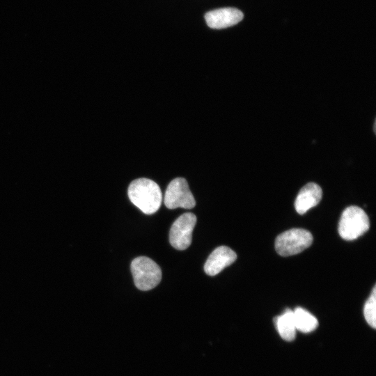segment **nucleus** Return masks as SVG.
Returning <instances> with one entry per match:
<instances>
[{
  "instance_id": "obj_3",
  "label": "nucleus",
  "mask_w": 376,
  "mask_h": 376,
  "mask_svg": "<svg viewBox=\"0 0 376 376\" xmlns=\"http://www.w3.org/2000/svg\"><path fill=\"white\" fill-rule=\"evenodd\" d=\"M130 267L134 284L141 290H150L161 281L160 267L148 257L140 256L134 258L131 263Z\"/></svg>"
},
{
  "instance_id": "obj_8",
  "label": "nucleus",
  "mask_w": 376,
  "mask_h": 376,
  "mask_svg": "<svg viewBox=\"0 0 376 376\" xmlns=\"http://www.w3.org/2000/svg\"><path fill=\"white\" fill-rule=\"evenodd\" d=\"M237 259L236 253L230 248L221 246L216 248L207 258L204 271L209 276H215Z\"/></svg>"
},
{
  "instance_id": "obj_12",
  "label": "nucleus",
  "mask_w": 376,
  "mask_h": 376,
  "mask_svg": "<svg viewBox=\"0 0 376 376\" xmlns=\"http://www.w3.org/2000/svg\"><path fill=\"white\" fill-rule=\"evenodd\" d=\"M364 318L367 323L373 329L376 327V286L365 303L363 308Z\"/></svg>"
},
{
  "instance_id": "obj_10",
  "label": "nucleus",
  "mask_w": 376,
  "mask_h": 376,
  "mask_svg": "<svg viewBox=\"0 0 376 376\" xmlns=\"http://www.w3.org/2000/svg\"><path fill=\"white\" fill-rule=\"evenodd\" d=\"M275 324L280 336L286 341H292L296 336L293 311L287 309L282 315L275 319Z\"/></svg>"
},
{
  "instance_id": "obj_13",
  "label": "nucleus",
  "mask_w": 376,
  "mask_h": 376,
  "mask_svg": "<svg viewBox=\"0 0 376 376\" xmlns=\"http://www.w3.org/2000/svg\"><path fill=\"white\" fill-rule=\"evenodd\" d=\"M373 131L375 133V121L374 125H373Z\"/></svg>"
},
{
  "instance_id": "obj_11",
  "label": "nucleus",
  "mask_w": 376,
  "mask_h": 376,
  "mask_svg": "<svg viewBox=\"0 0 376 376\" xmlns=\"http://www.w3.org/2000/svg\"><path fill=\"white\" fill-rule=\"evenodd\" d=\"M293 318L296 329L304 333L313 331L318 325L317 318L301 307L293 311Z\"/></svg>"
},
{
  "instance_id": "obj_2",
  "label": "nucleus",
  "mask_w": 376,
  "mask_h": 376,
  "mask_svg": "<svg viewBox=\"0 0 376 376\" xmlns=\"http://www.w3.org/2000/svg\"><path fill=\"white\" fill-rule=\"evenodd\" d=\"M370 227L368 217L363 209L350 206L343 212L338 223V233L345 240H354L363 235Z\"/></svg>"
},
{
  "instance_id": "obj_7",
  "label": "nucleus",
  "mask_w": 376,
  "mask_h": 376,
  "mask_svg": "<svg viewBox=\"0 0 376 376\" xmlns=\"http://www.w3.org/2000/svg\"><path fill=\"white\" fill-rule=\"evenodd\" d=\"M244 14L235 8H222L207 12L205 19L212 29H224L232 26L242 20Z\"/></svg>"
},
{
  "instance_id": "obj_1",
  "label": "nucleus",
  "mask_w": 376,
  "mask_h": 376,
  "mask_svg": "<svg viewBox=\"0 0 376 376\" xmlns=\"http://www.w3.org/2000/svg\"><path fill=\"white\" fill-rule=\"evenodd\" d=\"M127 194L131 202L146 214L156 212L162 203V194L159 185L148 178L133 180Z\"/></svg>"
},
{
  "instance_id": "obj_4",
  "label": "nucleus",
  "mask_w": 376,
  "mask_h": 376,
  "mask_svg": "<svg viewBox=\"0 0 376 376\" xmlns=\"http://www.w3.org/2000/svg\"><path fill=\"white\" fill-rule=\"evenodd\" d=\"M313 242V235L303 228H292L279 235L275 240V249L281 256L301 253Z\"/></svg>"
},
{
  "instance_id": "obj_5",
  "label": "nucleus",
  "mask_w": 376,
  "mask_h": 376,
  "mask_svg": "<svg viewBox=\"0 0 376 376\" xmlns=\"http://www.w3.org/2000/svg\"><path fill=\"white\" fill-rule=\"evenodd\" d=\"M164 202L169 209L178 207L191 209L196 205L187 182L183 178H175L169 184L164 194Z\"/></svg>"
},
{
  "instance_id": "obj_9",
  "label": "nucleus",
  "mask_w": 376,
  "mask_h": 376,
  "mask_svg": "<svg viewBox=\"0 0 376 376\" xmlns=\"http://www.w3.org/2000/svg\"><path fill=\"white\" fill-rule=\"evenodd\" d=\"M322 196L321 187L315 182H309L299 191L295 201V207L299 214H304L308 210L317 205Z\"/></svg>"
},
{
  "instance_id": "obj_6",
  "label": "nucleus",
  "mask_w": 376,
  "mask_h": 376,
  "mask_svg": "<svg viewBox=\"0 0 376 376\" xmlns=\"http://www.w3.org/2000/svg\"><path fill=\"white\" fill-rule=\"evenodd\" d=\"M196 224V217L191 212L181 214L172 224L169 242L178 250L187 249L192 240V232Z\"/></svg>"
}]
</instances>
